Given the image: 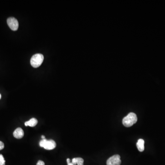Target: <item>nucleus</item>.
Here are the masks:
<instances>
[{"instance_id": "1", "label": "nucleus", "mask_w": 165, "mask_h": 165, "mask_svg": "<svg viewBox=\"0 0 165 165\" xmlns=\"http://www.w3.org/2000/svg\"><path fill=\"white\" fill-rule=\"evenodd\" d=\"M137 115L134 113L130 112L122 119V124L126 127H130L137 122Z\"/></svg>"}, {"instance_id": "2", "label": "nucleus", "mask_w": 165, "mask_h": 165, "mask_svg": "<svg viewBox=\"0 0 165 165\" xmlns=\"http://www.w3.org/2000/svg\"><path fill=\"white\" fill-rule=\"evenodd\" d=\"M44 56L41 54H36L32 57L30 60V63L33 67L38 68L40 67L44 61Z\"/></svg>"}, {"instance_id": "3", "label": "nucleus", "mask_w": 165, "mask_h": 165, "mask_svg": "<svg viewBox=\"0 0 165 165\" xmlns=\"http://www.w3.org/2000/svg\"><path fill=\"white\" fill-rule=\"evenodd\" d=\"M56 145V142L53 140H47L45 138L41 140L40 142V146L47 150H52L55 149Z\"/></svg>"}, {"instance_id": "4", "label": "nucleus", "mask_w": 165, "mask_h": 165, "mask_svg": "<svg viewBox=\"0 0 165 165\" xmlns=\"http://www.w3.org/2000/svg\"><path fill=\"white\" fill-rule=\"evenodd\" d=\"M121 160L120 156L118 155H115L110 157L106 162L107 165H120Z\"/></svg>"}, {"instance_id": "5", "label": "nucleus", "mask_w": 165, "mask_h": 165, "mask_svg": "<svg viewBox=\"0 0 165 165\" xmlns=\"http://www.w3.org/2000/svg\"><path fill=\"white\" fill-rule=\"evenodd\" d=\"M8 26L13 31H16L19 28V22L18 20L13 17L8 18L7 20Z\"/></svg>"}, {"instance_id": "6", "label": "nucleus", "mask_w": 165, "mask_h": 165, "mask_svg": "<svg viewBox=\"0 0 165 165\" xmlns=\"http://www.w3.org/2000/svg\"><path fill=\"white\" fill-rule=\"evenodd\" d=\"M13 135L15 138L20 139L24 136V132L21 128H18L14 131Z\"/></svg>"}, {"instance_id": "7", "label": "nucleus", "mask_w": 165, "mask_h": 165, "mask_svg": "<svg viewBox=\"0 0 165 165\" xmlns=\"http://www.w3.org/2000/svg\"><path fill=\"white\" fill-rule=\"evenodd\" d=\"M38 121L35 118H32L29 121H27L25 122V124L26 126L34 127L37 124Z\"/></svg>"}, {"instance_id": "8", "label": "nucleus", "mask_w": 165, "mask_h": 165, "mask_svg": "<svg viewBox=\"0 0 165 165\" xmlns=\"http://www.w3.org/2000/svg\"><path fill=\"white\" fill-rule=\"evenodd\" d=\"M144 141L143 139H139L137 143V147L139 151L143 152L144 150Z\"/></svg>"}, {"instance_id": "9", "label": "nucleus", "mask_w": 165, "mask_h": 165, "mask_svg": "<svg viewBox=\"0 0 165 165\" xmlns=\"http://www.w3.org/2000/svg\"><path fill=\"white\" fill-rule=\"evenodd\" d=\"M84 159L81 157L73 158L72 160V163L75 165H84Z\"/></svg>"}, {"instance_id": "10", "label": "nucleus", "mask_w": 165, "mask_h": 165, "mask_svg": "<svg viewBox=\"0 0 165 165\" xmlns=\"http://www.w3.org/2000/svg\"><path fill=\"white\" fill-rule=\"evenodd\" d=\"M5 162L3 156L0 154V165H5Z\"/></svg>"}, {"instance_id": "11", "label": "nucleus", "mask_w": 165, "mask_h": 165, "mask_svg": "<svg viewBox=\"0 0 165 165\" xmlns=\"http://www.w3.org/2000/svg\"><path fill=\"white\" fill-rule=\"evenodd\" d=\"M4 148V144L3 142L0 141V150H2Z\"/></svg>"}, {"instance_id": "12", "label": "nucleus", "mask_w": 165, "mask_h": 165, "mask_svg": "<svg viewBox=\"0 0 165 165\" xmlns=\"http://www.w3.org/2000/svg\"><path fill=\"white\" fill-rule=\"evenodd\" d=\"M36 165H45V163L42 160H39Z\"/></svg>"}, {"instance_id": "13", "label": "nucleus", "mask_w": 165, "mask_h": 165, "mask_svg": "<svg viewBox=\"0 0 165 165\" xmlns=\"http://www.w3.org/2000/svg\"><path fill=\"white\" fill-rule=\"evenodd\" d=\"M67 163L71 162V160H70V159H69V158H68V159H67Z\"/></svg>"}, {"instance_id": "14", "label": "nucleus", "mask_w": 165, "mask_h": 165, "mask_svg": "<svg viewBox=\"0 0 165 165\" xmlns=\"http://www.w3.org/2000/svg\"><path fill=\"white\" fill-rule=\"evenodd\" d=\"M68 165H74V164H73L72 163V162H70L69 163H68Z\"/></svg>"}, {"instance_id": "15", "label": "nucleus", "mask_w": 165, "mask_h": 165, "mask_svg": "<svg viewBox=\"0 0 165 165\" xmlns=\"http://www.w3.org/2000/svg\"><path fill=\"white\" fill-rule=\"evenodd\" d=\"M41 138H42V140H43V139H45V136H44V135H42V136H41Z\"/></svg>"}, {"instance_id": "16", "label": "nucleus", "mask_w": 165, "mask_h": 165, "mask_svg": "<svg viewBox=\"0 0 165 165\" xmlns=\"http://www.w3.org/2000/svg\"><path fill=\"white\" fill-rule=\"evenodd\" d=\"M1 95L0 94V99H1Z\"/></svg>"}]
</instances>
